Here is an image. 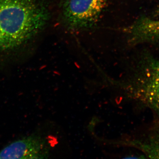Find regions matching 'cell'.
I'll use <instances>...</instances> for the list:
<instances>
[{"instance_id":"obj_2","label":"cell","mask_w":159,"mask_h":159,"mask_svg":"<svg viewBox=\"0 0 159 159\" xmlns=\"http://www.w3.org/2000/svg\"><path fill=\"white\" fill-rule=\"evenodd\" d=\"M107 0H65L61 17L67 28L82 30L93 27L99 20Z\"/></svg>"},{"instance_id":"obj_1","label":"cell","mask_w":159,"mask_h":159,"mask_svg":"<svg viewBox=\"0 0 159 159\" xmlns=\"http://www.w3.org/2000/svg\"><path fill=\"white\" fill-rule=\"evenodd\" d=\"M48 19L36 0H0V51L22 45L37 34Z\"/></svg>"},{"instance_id":"obj_6","label":"cell","mask_w":159,"mask_h":159,"mask_svg":"<svg viewBox=\"0 0 159 159\" xmlns=\"http://www.w3.org/2000/svg\"><path fill=\"white\" fill-rule=\"evenodd\" d=\"M134 145L149 158L159 159V130L145 141L136 142Z\"/></svg>"},{"instance_id":"obj_5","label":"cell","mask_w":159,"mask_h":159,"mask_svg":"<svg viewBox=\"0 0 159 159\" xmlns=\"http://www.w3.org/2000/svg\"><path fill=\"white\" fill-rule=\"evenodd\" d=\"M128 43L132 45L159 41V19L139 17L127 29Z\"/></svg>"},{"instance_id":"obj_4","label":"cell","mask_w":159,"mask_h":159,"mask_svg":"<svg viewBox=\"0 0 159 159\" xmlns=\"http://www.w3.org/2000/svg\"><path fill=\"white\" fill-rule=\"evenodd\" d=\"M47 154L43 139L31 135L12 142L0 151V159H39Z\"/></svg>"},{"instance_id":"obj_3","label":"cell","mask_w":159,"mask_h":159,"mask_svg":"<svg viewBox=\"0 0 159 159\" xmlns=\"http://www.w3.org/2000/svg\"><path fill=\"white\" fill-rule=\"evenodd\" d=\"M138 81L139 99L159 116V59L144 60Z\"/></svg>"}]
</instances>
